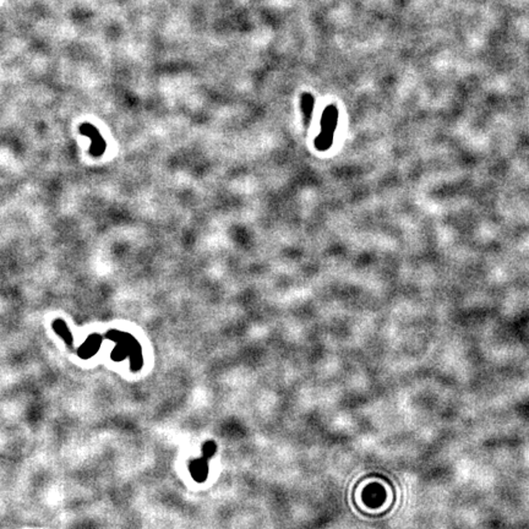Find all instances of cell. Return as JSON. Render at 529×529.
I'll list each match as a JSON object with an SVG mask.
<instances>
[{
    "mask_svg": "<svg viewBox=\"0 0 529 529\" xmlns=\"http://www.w3.org/2000/svg\"><path fill=\"white\" fill-rule=\"evenodd\" d=\"M81 134L87 135L92 139V149H91V154L94 157H99L103 154V152L106 151V142L101 137V134L94 129V125H90V124H82L80 126Z\"/></svg>",
    "mask_w": 529,
    "mask_h": 529,
    "instance_id": "6da1fadb",
    "label": "cell"
},
{
    "mask_svg": "<svg viewBox=\"0 0 529 529\" xmlns=\"http://www.w3.org/2000/svg\"><path fill=\"white\" fill-rule=\"evenodd\" d=\"M53 328L56 330V332L58 333V335H60L61 337L65 340L66 344H68V345L73 344V337H71V335H70V331H69V328L66 327L65 322H64L63 320H56V321H54Z\"/></svg>",
    "mask_w": 529,
    "mask_h": 529,
    "instance_id": "7a4b0ae2",
    "label": "cell"
},
{
    "mask_svg": "<svg viewBox=\"0 0 529 529\" xmlns=\"http://www.w3.org/2000/svg\"><path fill=\"white\" fill-rule=\"evenodd\" d=\"M302 112H305V113H306V115H309V113L311 112V107L314 106L313 97H311L309 94H302Z\"/></svg>",
    "mask_w": 529,
    "mask_h": 529,
    "instance_id": "3957f363",
    "label": "cell"
}]
</instances>
